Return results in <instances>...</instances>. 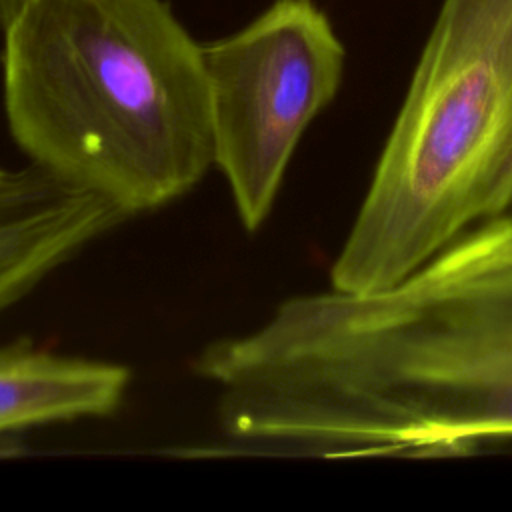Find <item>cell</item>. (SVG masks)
I'll return each instance as SVG.
<instances>
[{"label":"cell","instance_id":"obj_1","mask_svg":"<svg viewBox=\"0 0 512 512\" xmlns=\"http://www.w3.org/2000/svg\"><path fill=\"white\" fill-rule=\"evenodd\" d=\"M240 442L316 456H452L512 438V212L372 292L292 296L256 330L206 344Z\"/></svg>","mask_w":512,"mask_h":512},{"label":"cell","instance_id":"obj_2","mask_svg":"<svg viewBox=\"0 0 512 512\" xmlns=\"http://www.w3.org/2000/svg\"><path fill=\"white\" fill-rule=\"evenodd\" d=\"M2 98L32 166L126 218L214 166L202 44L164 0H26L4 28Z\"/></svg>","mask_w":512,"mask_h":512},{"label":"cell","instance_id":"obj_3","mask_svg":"<svg viewBox=\"0 0 512 512\" xmlns=\"http://www.w3.org/2000/svg\"><path fill=\"white\" fill-rule=\"evenodd\" d=\"M512 212V0H442L330 288H386Z\"/></svg>","mask_w":512,"mask_h":512},{"label":"cell","instance_id":"obj_4","mask_svg":"<svg viewBox=\"0 0 512 512\" xmlns=\"http://www.w3.org/2000/svg\"><path fill=\"white\" fill-rule=\"evenodd\" d=\"M214 166L248 232L270 216L292 154L334 100L344 46L314 0H276L232 36L202 44Z\"/></svg>","mask_w":512,"mask_h":512},{"label":"cell","instance_id":"obj_5","mask_svg":"<svg viewBox=\"0 0 512 512\" xmlns=\"http://www.w3.org/2000/svg\"><path fill=\"white\" fill-rule=\"evenodd\" d=\"M126 216L100 196L28 164L0 176V312Z\"/></svg>","mask_w":512,"mask_h":512},{"label":"cell","instance_id":"obj_6","mask_svg":"<svg viewBox=\"0 0 512 512\" xmlns=\"http://www.w3.org/2000/svg\"><path fill=\"white\" fill-rule=\"evenodd\" d=\"M128 386L130 370L116 362L64 356L28 340L0 346V434L106 418Z\"/></svg>","mask_w":512,"mask_h":512},{"label":"cell","instance_id":"obj_7","mask_svg":"<svg viewBox=\"0 0 512 512\" xmlns=\"http://www.w3.org/2000/svg\"><path fill=\"white\" fill-rule=\"evenodd\" d=\"M26 0H0V30H4L10 20L18 14Z\"/></svg>","mask_w":512,"mask_h":512},{"label":"cell","instance_id":"obj_8","mask_svg":"<svg viewBox=\"0 0 512 512\" xmlns=\"http://www.w3.org/2000/svg\"><path fill=\"white\" fill-rule=\"evenodd\" d=\"M4 172H6V170H4V168H0V176H2V174H4Z\"/></svg>","mask_w":512,"mask_h":512}]
</instances>
